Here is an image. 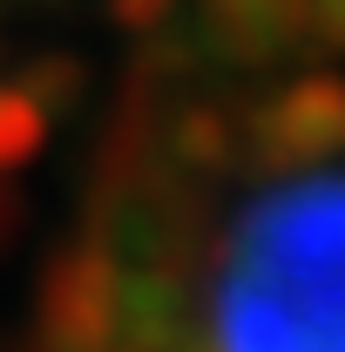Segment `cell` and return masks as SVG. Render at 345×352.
<instances>
[{
	"label": "cell",
	"instance_id": "6",
	"mask_svg": "<svg viewBox=\"0 0 345 352\" xmlns=\"http://www.w3.org/2000/svg\"><path fill=\"white\" fill-rule=\"evenodd\" d=\"M82 82H88V68L75 61V54H34L21 75H14V88L41 109L47 122L61 116V109H75V95H82Z\"/></svg>",
	"mask_w": 345,
	"mask_h": 352
},
{
	"label": "cell",
	"instance_id": "4",
	"mask_svg": "<svg viewBox=\"0 0 345 352\" xmlns=\"http://www.w3.org/2000/svg\"><path fill=\"white\" fill-rule=\"evenodd\" d=\"M197 21L223 68H278L311 41V0H197Z\"/></svg>",
	"mask_w": 345,
	"mask_h": 352
},
{
	"label": "cell",
	"instance_id": "8",
	"mask_svg": "<svg viewBox=\"0 0 345 352\" xmlns=\"http://www.w3.org/2000/svg\"><path fill=\"white\" fill-rule=\"evenodd\" d=\"M170 14H176V0H109V21L122 28V34H170Z\"/></svg>",
	"mask_w": 345,
	"mask_h": 352
},
{
	"label": "cell",
	"instance_id": "5",
	"mask_svg": "<svg viewBox=\"0 0 345 352\" xmlns=\"http://www.w3.org/2000/svg\"><path fill=\"white\" fill-rule=\"evenodd\" d=\"M163 163H176L183 176H223L237 163V122L216 102H183L163 122Z\"/></svg>",
	"mask_w": 345,
	"mask_h": 352
},
{
	"label": "cell",
	"instance_id": "3",
	"mask_svg": "<svg viewBox=\"0 0 345 352\" xmlns=\"http://www.w3.org/2000/svg\"><path fill=\"white\" fill-rule=\"evenodd\" d=\"M109 305L115 264L102 244H75L41 278V352H109Z\"/></svg>",
	"mask_w": 345,
	"mask_h": 352
},
{
	"label": "cell",
	"instance_id": "11",
	"mask_svg": "<svg viewBox=\"0 0 345 352\" xmlns=\"http://www.w3.org/2000/svg\"><path fill=\"white\" fill-rule=\"evenodd\" d=\"M190 352H203V346H190Z\"/></svg>",
	"mask_w": 345,
	"mask_h": 352
},
{
	"label": "cell",
	"instance_id": "9",
	"mask_svg": "<svg viewBox=\"0 0 345 352\" xmlns=\"http://www.w3.org/2000/svg\"><path fill=\"white\" fill-rule=\"evenodd\" d=\"M311 47L345 54V0H311Z\"/></svg>",
	"mask_w": 345,
	"mask_h": 352
},
{
	"label": "cell",
	"instance_id": "2",
	"mask_svg": "<svg viewBox=\"0 0 345 352\" xmlns=\"http://www.w3.org/2000/svg\"><path fill=\"white\" fill-rule=\"evenodd\" d=\"M345 149V75H298L237 122V163L251 176H298Z\"/></svg>",
	"mask_w": 345,
	"mask_h": 352
},
{
	"label": "cell",
	"instance_id": "7",
	"mask_svg": "<svg viewBox=\"0 0 345 352\" xmlns=\"http://www.w3.org/2000/svg\"><path fill=\"white\" fill-rule=\"evenodd\" d=\"M41 142H47V116L14 82H0V176L21 170V163H34Z\"/></svg>",
	"mask_w": 345,
	"mask_h": 352
},
{
	"label": "cell",
	"instance_id": "10",
	"mask_svg": "<svg viewBox=\"0 0 345 352\" xmlns=\"http://www.w3.org/2000/svg\"><path fill=\"white\" fill-rule=\"evenodd\" d=\"M14 223H21V197H14V190L0 183V244L14 237Z\"/></svg>",
	"mask_w": 345,
	"mask_h": 352
},
{
	"label": "cell",
	"instance_id": "1",
	"mask_svg": "<svg viewBox=\"0 0 345 352\" xmlns=\"http://www.w3.org/2000/svg\"><path fill=\"white\" fill-rule=\"evenodd\" d=\"M203 352H345V183L291 190L237 223Z\"/></svg>",
	"mask_w": 345,
	"mask_h": 352
}]
</instances>
